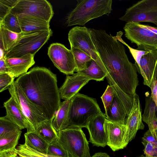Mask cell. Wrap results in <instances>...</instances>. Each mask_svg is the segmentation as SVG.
Masks as SVG:
<instances>
[{"label": "cell", "mask_w": 157, "mask_h": 157, "mask_svg": "<svg viewBox=\"0 0 157 157\" xmlns=\"http://www.w3.org/2000/svg\"><path fill=\"white\" fill-rule=\"evenodd\" d=\"M88 29L104 66L107 81L117 94L128 116L139 84L136 65L129 61L123 44L114 36L104 30Z\"/></svg>", "instance_id": "6da1fadb"}, {"label": "cell", "mask_w": 157, "mask_h": 157, "mask_svg": "<svg viewBox=\"0 0 157 157\" xmlns=\"http://www.w3.org/2000/svg\"><path fill=\"white\" fill-rule=\"evenodd\" d=\"M15 81L44 117L53 120L61 102L56 75L46 67H36Z\"/></svg>", "instance_id": "7a4b0ae2"}, {"label": "cell", "mask_w": 157, "mask_h": 157, "mask_svg": "<svg viewBox=\"0 0 157 157\" xmlns=\"http://www.w3.org/2000/svg\"><path fill=\"white\" fill-rule=\"evenodd\" d=\"M66 128H86L89 121L102 113L95 99L79 93L70 100Z\"/></svg>", "instance_id": "3957f363"}, {"label": "cell", "mask_w": 157, "mask_h": 157, "mask_svg": "<svg viewBox=\"0 0 157 157\" xmlns=\"http://www.w3.org/2000/svg\"><path fill=\"white\" fill-rule=\"evenodd\" d=\"M76 7L69 13L68 26H83L90 21L104 15H109L112 9V0H77Z\"/></svg>", "instance_id": "277c9868"}, {"label": "cell", "mask_w": 157, "mask_h": 157, "mask_svg": "<svg viewBox=\"0 0 157 157\" xmlns=\"http://www.w3.org/2000/svg\"><path fill=\"white\" fill-rule=\"evenodd\" d=\"M51 29L29 32H22L12 47L6 53V58L19 57L26 54L34 55L52 35Z\"/></svg>", "instance_id": "5b68a950"}, {"label": "cell", "mask_w": 157, "mask_h": 157, "mask_svg": "<svg viewBox=\"0 0 157 157\" xmlns=\"http://www.w3.org/2000/svg\"><path fill=\"white\" fill-rule=\"evenodd\" d=\"M57 132L58 141L69 157H91L88 142L81 128H67Z\"/></svg>", "instance_id": "8992f818"}, {"label": "cell", "mask_w": 157, "mask_h": 157, "mask_svg": "<svg viewBox=\"0 0 157 157\" xmlns=\"http://www.w3.org/2000/svg\"><path fill=\"white\" fill-rule=\"evenodd\" d=\"M10 12L17 15L37 18L49 23L54 15L52 5L46 0H17Z\"/></svg>", "instance_id": "52a82bcc"}, {"label": "cell", "mask_w": 157, "mask_h": 157, "mask_svg": "<svg viewBox=\"0 0 157 157\" xmlns=\"http://www.w3.org/2000/svg\"><path fill=\"white\" fill-rule=\"evenodd\" d=\"M123 29L125 36L138 46L137 49L157 50V34L144 27L143 24L127 22Z\"/></svg>", "instance_id": "ba28073f"}, {"label": "cell", "mask_w": 157, "mask_h": 157, "mask_svg": "<svg viewBox=\"0 0 157 157\" xmlns=\"http://www.w3.org/2000/svg\"><path fill=\"white\" fill-rule=\"evenodd\" d=\"M119 19L127 22H148L157 26V0H142L127 8Z\"/></svg>", "instance_id": "9c48e42d"}, {"label": "cell", "mask_w": 157, "mask_h": 157, "mask_svg": "<svg viewBox=\"0 0 157 157\" xmlns=\"http://www.w3.org/2000/svg\"><path fill=\"white\" fill-rule=\"evenodd\" d=\"M71 47L79 49L90 56L103 70L104 66L92 40L88 28L76 26L68 34Z\"/></svg>", "instance_id": "30bf717a"}, {"label": "cell", "mask_w": 157, "mask_h": 157, "mask_svg": "<svg viewBox=\"0 0 157 157\" xmlns=\"http://www.w3.org/2000/svg\"><path fill=\"white\" fill-rule=\"evenodd\" d=\"M9 91L35 131L38 127L46 120L42 113L28 100L14 81L10 86Z\"/></svg>", "instance_id": "8fae6325"}, {"label": "cell", "mask_w": 157, "mask_h": 157, "mask_svg": "<svg viewBox=\"0 0 157 157\" xmlns=\"http://www.w3.org/2000/svg\"><path fill=\"white\" fill-rule=\"evenodd\" d=\"M48 55L54 66L61 72L72 75L76 69L74 58L71 49L59 43L51 44Z\"/></svg>", "instance_id": "7c38bea8"}, {"label": "cell", "mask_w": 157, "mask_h": 157, "mask_svg": "<svg viewBox=\"0 0 157 157\" xmlns=\"http://www.w3.org/2000/svg\"><path fill=\"white\" fill-rule=\"evenodd\" d=\"M141 107L139 97L136 93L134 96L132 110L125 121V141L127 146L135 138L138 130L144 128V125L142 122Z\"/></svg>", "instance_id": "4fadbf2b"}, {"label": "cell", "mask_w": 157, "mask_h": 157, "mask_svg": "<svg viewBox=\"0 0 157 157\" xmlns=\"http://www.w3.org/2000/svg\"><path fill=\"white\" fill-rule=\"evenodd\" d=\"M104 129L107 138V145L114 151L127 146L125 141L126 127L124 124L115 123L106 118Z\"/></svg>", "instance_id": "5bb4252c"}, {"label": "cell", "mask_w": 157, "mask_h": 157, "mask_svg": "<svg viewBox=\"0 0 157 157\" xmlns=\"http://www.w3.org/2000/svg\"><path fill=\"white\" fill-rule=\"evenodd\" d=\"M106 119L105 114H99L91 120L86 127L89 133V141L93 146L105 147L107 145L104 126Z\"/></svg>", "instance_id": "9a60e30c"}, {"label": "cell", "mask_w": 157, "mask_h": 157, "mask_svg": "<svg viewBox=\"0 0 157 157\" xmlns=\"http://www.w3.org/2000/svg\"><path fill=\"white\" fill-rule=\"evenodd\" d=\"M90 80L89 78L79 72L71 76L67 75L64 82L59 89L60 98L70 100Z\"/></svg>", "instance_id": "2e32d148"}, {"label": "cell", "mask_w": 157, "mask_h": 157, "mask_svg": "<svg viewBox=\"0 0 157 157\" xmlns=\"http://www.w3.org/2000/svg\"><path fill=\"white\" fill-rule=\"evenodd\" d=\"M139 68L144 85L150 88L153 82L157 80V50H150L143 55L140 61Z\"/></svg>", "instance_id": "e0dca14e"}, {"label": "cell", "mask_w": 157, "mask_h": 157, "mask_svg": "<svg viewBox=\"0 0 157 157\" xmlns=\"http://www.w3.org/2000/svg\"><path fill=\"white\" fill-rule=\"evenodd\" d=\"M3 105L6 110V117L21 130L26 128L27 130V132L35 131L13 97H11L7 101L4 102Z\"/></svg>", "instance_id": "ac0fdd59"}, {"label": "cell", "mask_w": 157, "mask_h": 157, "mask_svg": "<svg viewBox=\"0 0 157 157\" xmlns=\"http://www.w3.org/2000/svg\"><path fill=\"white\" fill-rule=\"evenodd\" d=\"M34 56L29 54L19 57L6 58L7 73L15 78L26 73L35 63Z\"/></svg>", "instance_id": "d6986e66"}, {"label": "cell", "mask_w": 157, "mask_h": 157, "mask_svg": "<svg viewBox=\"0 0 157 157\" xmlns=\"http://www.w3.org/2000/svg\"><path fill=\"white\" fill-rule=\"evenodd\" d=\"M114 91L113 100L110 107L105 114L107 120L115 123L124 124L126 112L118 96Z\"/></svg>", "instance_id": "ffe728a7"}, {"label": "cell", "mask_w": 157, "mask_h": 157, "mask_svg": "<svg viewBox=\"0 0 157 157\" xmlns=\"http://www.w3.org/2000/svg\"><path fill=\"white\" fill-rule=\"evenodd\" d=\"M22 32L48 30L49 23L43 20L24 15H17Z\"/></svg>", "instance_id": "44dd1931"}, {"label": "cell", "mask_w": 157, "mask_h": 157, "mask_svg": "<svg viewBox=\"0 0 157 157\" xmlns=\"http://www.w3.org/2000/svg\"><path fill=\"white\" fill-rule=\"evenodd\" d=\"M25 143L31 148L41 153L47 154L49 144L35 131L24 134Z\"/></svg>", "instance_id": "7402d4cb"}, {"label": "cell", "mask_w": 157, "mask_h": 157, "mask_svg": "<svg viewBox=\"0 0 157 157\" xmlns=\"http://www.w3.org/2000/svg\"><path fill=\"white\" fill-rule=\"evenodd\" d=\"M70 104V100L61 102L52 122L53 126L57 131L65 129Z\"/></svg>", "instance_id": "603a6c76"}, {"label": "cell", "mask_w": 157, "mask_h": 157, "mask_svg": "<svg viewBox=\"0 0 157 157\" xmlns=\"http://www.w3.org/2000/svg\"><path fill=\"white\" fill-rule=\"evenodd\" d=\"M52 120L44 121L35 132L49 144L58 138L57 131L54 128Z\"/></svg>", "instance_id": "cb8c5ba5"}, {"label": "cell", "mask_w": 157, "mask_h": 157, "mask_svg": "<svg viewBox=\"0 0 157 157\" xmlns=\"http://www.w3.org/2000/svg\"><path fill=\"white\" fill-rule=\"evenodd\" d=\"M77 72L87 77L91 80L96 81H103L106 76L104 70L93 59L88 62L85 69Z\"/></svg>", "instance_id": "d4e9b609"}, {"label": "cell", "mask_w": 157, "mask_h": 157, "mask_svg": "<svg viewBox=\"0 0 157 157\" xmlns=\"http://www.w3.org/2000/svg\"><path fill=\"white\" fill-rule=\"evenodd\" d=\"M21 133V130L19 129L0 136V152L15 149Z\"/></svg>", "instance_id": "484cf974"}, {"label": "cell", "mask_w": 157, "mask_h": 157, "mask_svg": "<svg viewBox=\"0 0 157 157\" xmlns=\"http://www.w3.org/2000/svg\"><path fill=\"white\" fill-rule=\"evenodd\" d=\"M0 48L6 53L14 45L21 36V33H18L11 31L0 24Z\"/></svg>", "instance_id": "4316f807"}, {"label": "cell", "mask_w": 157, "mask_h": 157, "mask_svg": "<svg viewBox=\"0 0 157 157\" xmlns=\"http://www.w3.org/2000/svg\"><path fill=\"white\" fill-rule=\"evenodd\" d=\"M145 107L142 115V121L147 125L157 118L155 112L157 108L154 100L148 92L145 93Z\"/></svg>", "instance_id": "83f0119b"}, {"label": "cell", "mask_w": 157, "mask_h": 157, "mask_svg": "<svg viewBox=\"0 0 157 157\" xmlns=\"http://www.w3.org/2000/svg\"><path fill=\"white\" fill-rule=\"evenodd\" d=\"M74 55L76 65L75 71H82L85 69L88 62L92 59L86 53L78 48L71 47Z\"/></svg>", "instance_id": "f1b7e54d"}, {"label": "cell", "mask_w": 157, "mask_h": 157, "mask_svg": "<svg viewBox=\"0 0 157 157\" xmlns=\"http://www.w3.org/2000/svg\"><path fill=\"white\" fill-rule=\"evenodd\" d=\"M0 22V24L11 31L18 33L22 32L18 16L14 13L10 12Z\"/></svg>", "instance_id": "f546056e"}, {"label": "cell", "mask_w": 157, "mask_h": 157, "mask_svg": "<svg viewBox=\"0 0 157 157\" xmlns=\"http://www.w3.org/2000/svg\"><path fill=\"white\" fill-rule=\"evenodd\" d=\"M123 33L121 31H120L117 33V35L114 36L119 41L123 44L126 45L129 49L130 52L135 61V64L136 66L137 71L140 74V70L139 68L140 63V59L142 56L148 53L150 51V50L147 49L144 50H139L134 49L126 44L122 39L121 36Z\"/></svg>", "instance_id": "4dcf8cb0"}, {"label": "cell", "mask_w": 157, "mask_h": 157, "mask_svg": "<svg viewBox=\"0 0 157 157\" xmlns=\"http://www.w3.org/2000/svg\"><path fill=\"white\" fill-rule=\"evenodd\" d=\"M47 154L60 157H69L66 151L59 143L58 139L49 144Z\"/></svg>", "instance_id": "1f68e13d"}, {"label": "cell", "mask_w": 157, "mask_h": 157, "mask_svg": "<svg viewBox=\"0 0 157 157\" xmlns=\"http://www.w3.org/2000/svg\"><path fill=\"white\" fill-rule=\"evenodd\" d=\"M19 129H20V128L9 120L6 116L0 117V136Z\"/></svg>", "instance_id": "d6a6232c"}, {"label": "cell", "mask_w": 157, "mask_h": 157, "mask_svg": "<svg viewBox=\"0 0 157 157\" xmlns=\"http://www.w3.org/2000/svg\"><path fill=\"white\" fill-rule=\"evenodd\" d=\"M15 151L18 155L21 157H44L40 155L38 151L25 143L18 146Z\"/></svg>", "instance_id": "836d02e7"}, {"label": "cell", "mask_w": 157, "mask_h": 157, "mask_svg": "<svg viewBox=\"0 0 157 157\" xmlns=\"http://www.w3.org/2000/svg\"><path fill=\"white\" fill-rule=\"evenodd\" d=\"M114 91L111 86L108 85L101 98L103 102L106 113L112 103L114 95Z\"/></svg>", "instance_id": "e575fe53"}, {"label": "cell", "mask_w": 157, "mask_h": 157, "mask_svg": "<svg viewBox=\"0 0 157 157\" xmlns=\"http://www.w3.org/2000/svg\"><path fill=\"white\" fill-rule=\"evenodd\" d=\"M17 0H0V21L9 13Z\"/></svg>", "instance_id": "d590c367"}, {"label": "cell", "mask_w": 157, "mask_h": 157, "mask_svg": "<svg viewBox=\"0 0 157 157\" xmlns=\"http://www.w3.org/2000/svg\"><path fill=\"white\" fill-rule=\"evenodd\" d=\"M14 78L8 73L0 74V92L8 89L14 81Z\"/></svg>", "instance_id": "8d00e7d4"}, {"label": "cell", "mask_w": 157, "mask_h": 157, "mask_svg": "<svg viewBox=\"0 0 157 157\" xmlns=\"http://www.w3.org/2000/svg\"><path fill=\"white\" fill-rule=\"evenodd\" d=\"M144 146L143 150L145 157H157V145L151 143L142 141Z\"/></svg>", "instance_id": "74e56055"}, {"label": "cell", "mask_w": 157, "mask_h": 157, "mask_svg": "<svg viewBox=\"0 0 157 157\" xmlns=\"http://www.w3.org/2000/svg\"><path fill=\"white\" fill-rule=\"evenodd\" d=\"M142 141L151 143L157 145V137L156 133L151 132L148 129L142 138Z\"/></svg>", "instance_id": "f35d334b"}, {"label": "cell", "mask_w": 157, "mask_h": 157, "mask_svg": "<svg viewBox=\"0 0 157 157\" xmlns=\"http://www.w3.org/2000/svg\"><path fill=\"white\" fill-rule=\"evenodd\" d=\"M150 88L151 90V96L155 102L157 108V80L153 82Z\"/></svg>", "instance_id": "ab89813d"}, {"label": "cell", "mask_w": 157, "mask_h": 157, "mask_svg": "<svg viewBox=\"0 0 157 157\" xmlns=\"http://www.w3.org/2000/svg\"><path fill=\"white\" fill-rule=\"evenodd\" d=\"M18 155L15 149L6 150L0 152V157H17Z\"/></svg>", "instance_id": "60d3db41"}, {"label": "cell", "mask_w": 157, "mask_h": 157, "mask_svg": "<svg viewBox=\"0 0 157 157\" xmlns=\"http://www.w3.org/2000/svg\"><path fill=\"white\" fill-rule=\"evenodd\" d=\"M5 56L0 59V74L7 73V68Z\"/></svg>", "instance_id": "b9f144b4"}, {"label": "cell", "mask_w": 157, "mask_h": 157, "mask_svg": "<svg viewBox=\"0 0 157 157\" xmlns=\"http://www.w3.org/2000/svg\"><path fill=\"white\" fill-rule=\"evenodd\" d=\"M91 157H110L106 153L102 152H99L95 153Z\"/></svg>", "instance_id": "7bdbcfd3"}, {"label": "cell", "mask_w": 157, "mask_h": 157, "mask_svg": "<svg viewBox=\"0 0 157 157\" xmlns=\"http://www.w3.org/2000/svg\"><path fill=\"white\" fill-rule=\"evenodd\" d=\"M144 26L157 34V27H154L148 25H143Z\"/></svg>", "instance_id": "ee69618b"}, {"label": "cell", "mask_w": 157, "mask_h": 157, "mask_svg": "<svg viewBox=\"0 0 157 157\" xmlns=\"http://www.w3.org/2000/svg\"><path fill=\"white\" fill-rule=\"evenodd\" d=\"M0 59L3 58L5 56L6 52L2 48H0Z\"/></svg>", "instance_id": "f6af8a7d"}, {"label": "cell", "mask_w": 157, "mask_h": 157, "mask_svg": "<svg viewBox=\"0 0 157 157\" xmlns=\"http://www.w3.org/2000/svg\"><path fill=\"white\" fill-rule=\"evenodd\" d=\"M139 157H145L143 155H142L141 156Z\"/></svg>", "instance_id": "bcb514c9"}, {"label": "cell", "mask_w": 157, "mask_h": 157, "mask_svg": "<svg viewBox=\"0 0 157 157\" xmlns=\"http://www.w3.org/2000/svg\"><path fill=\"white\" fill-rule=\"evenodd\" d=\"M156 136H157V130H156Z\"/></svg>", "instance_id": "7dc6e473"}, {"label": "cell", "mask_w": 157, "mask_h": 157, "mask_svg": "<svg viewBox=\"0 0 157 157\" xmlns=\"http://www.w3.org/2000/svg\"><path fill=\"white\" fill-rule=\"evenodd\" d=\"M17 157H21V156H19L18 155L17 156Z\"/></svg>", "instance_id": "c3c4849f"}]
</instances>
